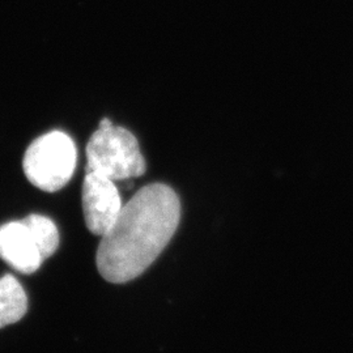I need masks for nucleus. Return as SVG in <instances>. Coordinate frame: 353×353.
<instances>
[{
    "instance_id": "f257e3e1",
    "label": "nucleus",
    "mask_w": 353,
    "mask_h": 353,
    "mask_svg": "<svg viewBox=\"0 0 353 353\" xmlns=\"http://www.w3.org/2000/svg\"><path fill=\"white\" fill-rule=\"evenodd\" d=\"M179 219L174 190L163 183L140 189L102 236L96 258L100 275L114 284L140 276L172 240Z\"/></svg>"
},
{
    "instance_id": "f03ea898",
    "label": "nucleus",
    "mask_w": 353,
    "mask_h": 353,
    "mask_svg": "<svg viewBox=\"0 0 353 353\" xmlns=\"http://www.w3.org/2000/svg\"><path fill=\"white\" fill-rule=\"evenodd\" d=\"M87 173L125 181L143 176L145 160L137 138L105 118L87 144Z\"/></svg>"
},
{
    "instance_id": "7ed1b4c3",
    "label": "nucleus",
    "mask_w": 353,
    "mask_h": 353,
    "mask_svg": "<svg viewBox=\"0 0 353 353\" xmlns=\"http://www.w3.org/2000/svg\"><path fill=\"white\" fill-rule=\"evenodd\" d=\"M76 159L74 140L62 131H51L29 145L23 168L32 185L46 192H55L74 176Z\"/></svg>"
},
{
    "instance_id": "20e7f679",
    "label": "nucleus",
    "mask_w": 353,
    "mask_h": 353,
    "mask_svg": "<svg viewBox=\"0 0 353 353\" xmlns=\"http://www.w3.org/2000/svg\"><path fill=\"white\" fill-rule=\"evenodd\" d=\"M122 201L114 181L87 173L83 183V211L85 224L96 236L102 237L122 211Z\"/></svg>"
},
{
    "instance_id": "39448f33",
    "label": "nucleus",
    "mask_w": 353,
    "mask_h": 353,
    "mask_svg": "<svg viewBox=\"0 0 353 353\" xmlns=\"http://www.w3.org/2000/svg\"><path fill=\"white\" fill-rule=\"evenodd\" d=\"M0 258L26 275L36 272L42 265L43 258L24 221L0 227Z\"/></svg>"
},
{
    "instance_id": "423d86ee",
    "label": "nucleus",
    "mask_w": 353,
    "mask_h": 353,
    "mask_svg": "<svg viewBox=\"0 0 353 353\" xmlns=\"http://www.w3.org/2000/svg\"><path fill=\"white\" fill-rule=\"evenodd\" d=\"M28 310V297L12 275L0 279V328L19 322Z\"/></svg>"
},
{
    "instance_id": "0eeeda50",
    "label": "nucleus",
    "mask_w": 353,
    "mask_h": 353,
    "mask_svg": "<svg viewBox=\"0 0 353 353\" xmlns=\"http://www.w3.org/2000/svg\"><path fill=\"white\" fill-rule=\"evenodd\" d=\"M23 221L36 241L43 259L57 252L59 246V232L50 219L42 214H30Z\"/></svg>"
}]
</instances>
